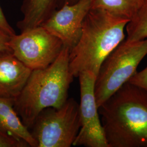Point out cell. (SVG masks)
<instances>
[{
    "instance_id": "1",
    "label": "cell",
    "mask_w": 147,
    "mask_h": 147,
    "mask_svg": "<svg viewBox=\"0 0 147 147\" xmlns=\"http://www.w3.org/2000/svg\"><path fill=\"white\" fill-rule=\"evenodd\" d=\"M109 147H147V92L129 82L99 107Z\"/></svg>"
},
{
    "instance_id": "2",
    "label": "cell",
    "mask_w": 147,
    "mask_h": 147,
    "mask_svg": "<svg viewBox=\"0 0 147 147\" xmlns=\"http://www.w3.org/2000/svg\"><path fill=\"white\" fill-rule=\"evenodd\" d=\"M68 47H63L57 58L47 68L32 70L26 83L14 101V108L27 127L32 129L42 111L59 108L68 99L73 80L69 69Z\"/></svg>"
},
{
    "instance_id": "3",
    "label": "cell",
    "mask_w": 147,
    "mask_h": 147,
    "mask_svg": "<svg viewBox=\"0 0 147 147\" xmlns=\"http://www.w3.org/2000/svg\"><path fill=\"white\" fill-rule=\"evenodd\" d=\"M129 21L103 10L90 8L79 41L69 53V69L74 78L86 71L97 75L105 58L125 40Z\"/></svg>"
},
{
    "instance_id": "4",
    "label": "cell",
    "mask_w": 147,
    "mask_h": 147,
    "mask_svg": "<svg viewBox=\"0 0 147 147\" xmlns=\"http://www.w3.org/2000/svg\"><path fill=\"white\" fill-rule=\"evenodd\" d=\"M147 55V38L133 42L124 40L105 58L95 82L98 107L136 73Z\"/></svg>"
},
{
    "instance_id": "5",
    "label": "cell",
    "mask_w": 147,
    "mask_h": 147,
    "mask_svg": "<svg viewBox=\"0 0 147 147\" xmlns=\"http://www.w3.org/2000/svg\"><path fill=\"white\" fill-rule=\"evenodd\" d=\"M80 127L79 104L71 98L59 108L42 111L31 132L37 147H70L73 146Z\"/></svg>"
},
{
    "instance_id": "6",
    "label": "cell",
    "mask_w": 147,
    "mask_h": 147,
    "mask_svg": "<svg viewBox=\"0 0 147 147\" xmlns=\"http://www.w3.org/2000/svg\"><path fill=\"white\" fill-rule=\"evenodd\" d=\"M8 46L16 57L31 70L49 66L64 47L59 39L42 26L11 36Z\"/></svg>"
},
{
    "instance_id": "7",
    "label": "cell",
    "mask_w": 147,
    "mask_h": 147,
    "mask_svg": "<svg viewBox=\"0 0 147 147\" xmlns=\"http://www.w3.org/2000/svg\"><path fill=\"white\" fill-rule=\"evenodd\" d=\"M78 78L80 88L79 106L81 127L73 146L109 147L95 96L96 75L93 72L86 71L80 74Z\"/></svg>"
},
{
    "instance_id": "8",
    "label": "cell",
    "mask_w": 147,
    "mask_h": 147,
    "mask_svg": "<svg viewBox=\"0 0 147 147\" xmlns=\"http://www.w3.org/2000/svg\"><path fill=\"white\" fill-rule=\"evenodd\" d=\"M91 0H79L54 11L41 25L57 37L70 51L81 36L84 18L91 8Z\"/></svg>"
},
{
    "instance_id": "9",
    "label": "cell",
    "mask_w": 147,
    "mask_h": 147,
    "mask_svg": "<svg viewBox=\"0 0 147 147\" xmlns=\"http://www.w3.org/2000/svg\"><path fill=\"white\" fill-rule=\"evenodd\" d=\"M31 71L11 51H0V98L15 100Z\"/></svg>"
},
{
    "instance_id": "10",
    "label": "cell",
    "mask_w": 147,
    "mask_h": 147,
    "mask_svg": "<svg viewBox=\"0 0 147 147\" xmlns=\"http://www.w3.org/2000/svg\"><path fill=\"white\" fill-rule=\"evenodd\" d=\"M13 99L0 98V131L26 142L30 147H37V143L14 108Z\"/></svg>"
},
{
    "instance_id": "11",
    "label": "cell",
    "mask_w": 147,
    "mask_h": 147,
    "mask_svg": "<svg viewBox=\"0 0 147 147\" xmlns=\"http://www.w3.org/2000/svg\"><path fill=\"white\" fill-rule=\"evenodd\" d=\"M58 0H23L21 7L22 19L17 27L24 32L40 26L57 9Z\"/></svg>"
},
{
    "instance_id": "12",
    "label": "cell",
    "mask_w": 147,
    "mask_h": 147,
    "mask_svg": "<svg viewBox=\"0 0 147 147\" xmlns=\"http://www.w3.org/2000/svg\"><path fill=\"white\" fill-rule=\"evenodd\" d=\"M146 0H91V8L105 11L130 21Z\"/></svg>"
},
{
    "instance_id": "13",
    "label": "cell",
    "mask_w": 147,
    "mask_h": 147,
    "mask_svg": "<svg viewBox=\"0 0 147 147\" xmlns=\"http://www.w3.org/2000/svg\"><path fill=\"white\" fill-rule=\"evenodd\" d=\"M127 41H138L147 38V0L126 25Z\"/></svg>"
},
{
    "instance_id": "14",
    "label": "cell",
    "mask_w": 147,
    "mask_h": 147,
    "mask_svg": "<svg viewBox=\"0 0 147 147\" xmlns=\"http://www.w3.org/2000/svg\"><path fill=\"white\" fill-rule=\"evenodd\" d=\"M29 145L23 140L0 131V147H26Z\"/></svg>"
},
{
    "instance_id": "15",
    "label": "cell",
    "mask_w": 147,
    "mask_h": 147,
    "mask_svg": "<svg viewBox=\"0 0 147 147\" xmlns=\"http://www.w3.org/2000/svg\"><path fill=\"white\" fill-rule=\"evenodd\" d=\"M147 92V66L141 71L135 74L127 82Z\"/></svg>"
},
{
    "instance_id": "16",
    "label": "cell",
    "mask_w": 147,
    "mask_h": 147,
    "mask_svg": "<svg viewBox=\"0 0 147 147\" xmlns=\"http://www.w3.org/2000/svg\"><path fill=\"white\" fill-rule=\"evenodd\" d=\"M0 28L4 30L11 36L16 34L14 29L10 25L8 21H7L1 6H0Z\"/></svg>"
},
{
    "instance_id": "17",
    "label": "cell",
    "mask_w": 147,
    "mask_h": 147,
    "mask_svg": "<svg viewBox=\"0 0 147 147\" xmlns=\"http://www.w3.org/2000/svg\"><path fill=\"white\" fill-rule=\"evenodd\" d=\"M11 36L6 32L0 28V51L9 50L11 51L8 46Z\"/></svg>"
},
{
    "instance_id": "18",
    "label": "cell",
    "mask_w": 147,
    "mask_h": 147,
    "mask_svg": "<svg viewBox=\"0 0 147 147\" xmlns=\"http://www.w3.org/2000/svg\"><path fill=\"white\" fill-rule=\"evenodd\" d=\"M79 1V0H58L57 9L64 5L73 4Z\"/></svg>"
}]
</instances>
